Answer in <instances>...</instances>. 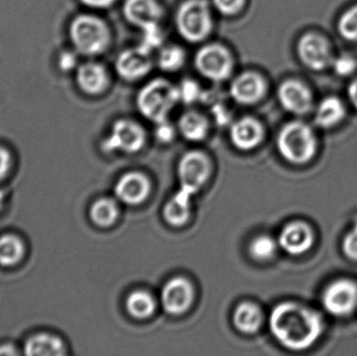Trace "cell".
I'll use <instances>...</instances> for the list:
<instances>
[{"instance_id":"6da1fadb","label":"cell","mask_w":357,"mask_h":356,"mask_svg":"<svg viewBox=\"0 0 357 356\" xmlns=\"http://www.w3.org/2000/svg\"><path fill=\"white\" fill-rule=\"evenodd\" d=\"M273 336L285 348L304 350L314 344L324 330L322 318L303 305L284 302L273 309L270 318Z\"/></svg>"},{"instance_id":"7a4b0ae2","label":"cell","mask_w":357,"mask_h":356,"mask_svg":"<svg viewBox=\"0 0 357 356\" xmlns=\"http://www.w3.org/2000/svg\"><path fill=\"white\" fill-rule=\"evenodd\" d=\"M180 100L178 87L165 79L149 82L137 95V108L142 116L155 123L167 121L169 113Z\"/></svg>"},{"instance_id":"3957f363","label":"cell","mask_w":357,"mask_h":356,"mask_svg":"<svg viewBox=\"0 0 357 356\" xmlns=\"http://www.w3.org/2000/svg\"><path fill=\"white\" fill-rule=\"evenodd\" d=\"M278 150L294 164H304L316 154L317 140L312 127L301 121L287 123L279 133Z\"/></svg>"},{"instance_id":"277c9868","label":"cell","mask_w":357,"mask_h":356,"mask_svg":"<svg viewBox=\"0 0 357 356\" xmlns=\"http://www.w3.org/2000/svg\"><path fill=\"white\" fill-rule=\"evenodd\" d=\"M176 26L183 39L190 43L204 41L213 27L211 10L207 0H186L178 6Z\"/></svg>"},{"instance_id":"5b68a950","label":"cell","mask_w":357,"mask_h":356,"mask_svg":"<svg viewBox=\"0 0 357 356\" xmlns=\"http://www.w3.org/2000/svg\"><path fill=\"white\" fill-rule=\"evenodd\" d=\"M70 37L75 49L84 56H98L110 43L106 23L92 15H81L73 21Z\"/></svg>"},{"instance_id":"8992f818","label":"cell","mask_w":357,"mask_h":356,"mask_svg":"<svg viewBox=\"0 0 357 356\" xmlns=\"http://www.w3.org/2000/svg\"><path fill=\"white\" fill-rule=\"evenodd\" d=\"M195 66L199 75L212 82H222L230 77L233 59L230 52L220 44H207L195 54Z\"/></svg>"},{"instance_id":"52a82bcc","label":"cell","mask_w":357,"mask_h":356,"mask_svg":"<svg viewBox=\"0 0 357 356\" xmlns=\"http://www.w3.org/2000/svg\"><path fill=\"white\" fill-rule=\"evenodd\" d=\"M180 190L178 194L186 198H192L210 175V162L203 153L192 150L181 158L178 167Z\"/></svg>"},{"instance_id":"ba28073f","label":"cell","mask_w":357,"mask_h":356,"mask_svg":"<svg viewBox=\"0 0 357 356\" xmlns=\"http://www.w3.org/2000/svg\"><path fill=\"white\" fill-rule=\"evenodd\" d=\"M146 142V134L138 123L127 119L117 121L113 125L110 135L102 142L106 152L136 153L142 150Z\"/></svg>"},{"instance_id":"9c48e42d","label":"cell","mask_w":357,"mask_h":356,"mask_svg":"<svg viewBox=\"0 0 357 356\" xmlns=\"http://www.w3.org/2000/svg\"><path fill=\"white\" fill-rule=\"evenodd\" d=\"M297 52L301 62L314 71L328 68L335 58L329 42L322 36L312 33L300 38Z\"/></svg>"},{"instance_id":"30bf717a","label":"cell","mask_w":357,"mask_h":356,"mask_svg":"<svg viewBox=\"0 0 357 356\" xmlns=\"http://www.w3.org/2000/svg\"><path fill=\"white\" fill-rule=\"evenodd\" d=\"M323 304L331 315L349 316L357 307V284L347 279L333 282L323 294Z\"/></svg>"},{"instance_id":"8fae6325","label":"cell","mask_w":357,"mask_h":356,"mask_svg":"<svg viewBox=\"0 0 357 356\" xmlns=\"http://www.w3.org/2000/svg\"><path fill=\"white\" fill-rule=\"evenodd\" d=\"M281 106L293 114H307L314 106V96L307 86L297 79L283 82L278 89Z\"/></svg>"},{"instance_id":"7c38bea8","label":"cell","mask_w":357,"mask_h":356,"mask_svg":"<svg viewBox=\"0 0 357 356\" xmlns=\"http://www.w3.org/2000/svg\"><path fill=\"white\" fill-rule=\"evenodd\" d=\"M117 75L126 81L134 82L146 77L152 69L151 54L137 46L123 50L115 62Z\"/></svg>"},{"instance_id":"4fadbf2b","label":"cell","mask_w":357,"mask_h":356,"mask_svg":"<svg viewBox=\"0 0 357 356\" xmlns=\"http://www.w3.org/2000/svg\"><path fill=\"white\" fill-rule=\"evenodd\" d=\"M192 300V286L188 280L182 277L169 280L161 293L163 309L169 315H182L190 307Z\"/></svg>"},{"instance_id":"5bb4252c","label":"cell","mask_w":357,"mask_h":356,"mask_svg":"<svg viewBox=\"0 0 357 356\" xmlns=\"http://www.w3.org/2000/svg\"><path fill=\"white\" fill-rule=\"evenodd\" d=\"M266 91L264 77L253 71L241 73L233 79L230 94L241 105H254L262 100Z\"/></svg>"},{"instance_id":"9a60e30c","label":"cell","mask_w":357,"mask_h":356,"mask_svg":"<svg viewBox=\"0 0 357 356\" xmlns=\"http://www.w3.org/2000/svg\"><path fill=\"white\" fill-rule=\"evenodd\" d=\"M312 244V230L303 222L287 224L279 236V245L281 248L291 255H301L307 252Z\"/></svg>"},{"instance_id":"2e32d148","label":"cell","mask_w":357,"mask_h":356,"mask_svg":"<svg viewBox=\"0 0 357 356\" xmlns=\"http://www.w3.org/2000/svg\"><path fill=\"white\" fill-rule=\"evenodd\" d=\"M150 182L142 173H126L115 185V194L119 200L128 205L142 204L150 194Z\"/></svg>"},{"instance_id":"e0dca14e","label":"cell","mask_w":357,"mask_h":356,"mask_svg":"<svg viewBox=\"0 0 357 356\" xmlns=\"http://www.w3.org/2000/svg\"><path fill=\"white\" fill-rule=\"evenodd\" d=\"M123 12L128 22L142 29L159 23L163 15L162 8L156 0H126Z\"/></svg>"},{"instance_id":"ac0fdd59","label":"cell","mask_w":357,"mask_h":356,"mask_svg":"<svg viewBox=\"0 0 357 356\" xmlns=\"http://www.w3.org/2000/svg\"><path fill=\"white\" fill-rule=\"evenodd\" d=\"M230 137L232 144L239 150H252L262 141L264 127L256 119L243 117L233 123Z\"/></svg>"},{"instance_id":"d6986e66","label":"cell","mask_w":357,"mask_h":356,"mask_svg":"<svg viewBox=\"0 0 357 356\" xmlns=\"http://www.w3.org/2000/svg\"><path fill=\"white\" fill-rule=\"evenodd\" d=\"M77 82L85 93L98 95L104 92L108 86V73L104 66L98 63H86L77 69Z\"/></svg>"},{"instance_id":"ffe728a7","label":"cell","mask_w":357,"mask_h":356,"mask_svg":"<svg viewBox=\"0 0 357 356\" xmlns=\"http://www.w3.org/2000/svg\"><path fill=\"white\" fill-rule=\"evenodd\" d=\"M24 353L29 356H60L64 355L65 347L58 336L39 334L25 342Z\"/></svg>"},{"instance_id":"44dd1931","label":"cell","mask_w":357,"mask_h":356,"mask_svg":"<svg viewBox=\"0 0 357 356\" xmlns=\"http://www.w3.org/2000/svg\"><path fill=\"white\" fill-rule=\"evenodd\" d=\"M345 116L346 108L344 102L335 96H328L317 107L314 121L319 127L328 129L339 125Z\"/></svg>"},{"instance_id":"7402d4cb","label":"cell","mask_w":357,"mask_h":356,"mask_svg":"<svg viewBox=\"0 0 357 356\" xmlns=\"http://www.w3.org/2000/svg\"><path fill=\"white\" fill-rule=\"evenodd\" d=\"M233 323L243 334H255L262 323V314L259 307L253 303H241L233 314Z\"/></svg>"},{"instance_id":"603a6c76","label":"cell","mask_w":357,"mask_h":356,"mask_svg":"<svg viewBox=\"0 0 357 356\" xmlns=\"http://www.w3.org/2000/svg\"><path fill=\"white\" fill-rule=\"evenodd\" d=\"M178 130L185 139L201 141L207 135L208 123L203 115L195 111H189L178 119Z\"/></svg>"},{"instance_id":"cb8c5ba5","label":"cell","mask_w":357,"mask_h":356,"mask_svg":"<svg viewBox=\"0 0 357 356\" xmlns=\"http://www.w3.org/2000/svg\"><path fill=\"white\" fill-rule=\"evenodd\" d=\"M190 201L191 199L177 192L165 205L163 210L165 221L174 227L185 225L190 217Z\"/></svg>"},{"instance_id":"d4e9b609","label":"cell","mask_w":357,"mask_h":356,"mask_svg":"<svg viewBox=\"0 0 357 356\" xmlns=\"http://www.w3.org/2000/svg\"><path fill=\"white\" fill-rule=\"evenodd\" d=\"M153 297L144 291H135L127 299V309L132 317L136 319H146L152 316L155 311Z\"/></svg>"},{"instance_id":"484cf974","label":"cell","mask_w":357,"mask_h":356,"mask_svg":"<svg viewBox=\"0 0 357 356\" xmlns=\"http://www.w3.org/2000/svg\"><path fill=\"white\" fill-rule=\"evenodd\" d=\"M24 253L20 238L10 234L0 238V265L10 267L18 263Z\"/></svg>"},{"instance_id":"4316f807","label":"cell","mask_w":357,"mask_h":356,"mask_svg":"<svg viewBox=\"0 0 357 356\" xmlns=\"http://www.w3.org/2000/svg\"><path fill=\"white\" fill-rule=\"evenodd\" d=\"M119 217L116 204L109 199H100L92 205L90 217L96 225L109 227L113 225Z\"/></svg>"},{"instance_id":"83f0119b","label":"cell","mask_w":357,"mask_h":356,"mask_svg":"<svg viewBox=\"0 0 357 356\" xmlns=\"http://www.w3.org/2000/svg\"><path fill=\"white\" fill-rule=\"evenodd\" d=\"M184 50L178 46H167L158 56V66L167 72H176L185 64Z\"/></svg>"},{"instance_id":"f1b7e54d","label":"cell","mask_w":357,"mask_h":356,"mask_svg":"<svg viewBox=\"0 0 357 356\" xmlns=\"http://www.w3.org/2000/svg\"><path fill=\"white\" fill-rule=\"evenodd\" d=\"M277 251L276 242L268 235H260L252 240L249 252L256 261H268Z\"/></svg>"},{"instance_id":"f546056e","label":"cell","mask_w":357,"mask_h":356,"mask_svg":"<svg viewBox=\"0 0 357 356\" xmlns=\"http://www.w3.org/2000/svg\"><path fill=\"white\" fill-rule=\"evenodd\" d=\"M337 31L347 41H357V6L344 12L337 22Z\"/></svg>"},{"instance_id":"4dcf8cb0","label":"cell","mask_w":357,"mask_h":356,"mask_svg":"<svg viewBox=\"0 0 357 356\" xmlns=\"http://www.w3.org/2000/svg\"><path fill=\"white\" fill-rule=\"evenodd\" d=\"M163 40L165 36L159 26V23H155L142 29V41L138 46L144 52L152 54L153 50L162 45Z\"/></svg>"},{"instance_id":"1f68e13d","label":"cell","mask_w":357,"mask_h":356,"mask_svg":"<svg viewBox=\"0 0 357 356\" xmlns=\"http://www.w3.org/2000/svg\"><path fill=\"white\" fill-rule=\"evenodd\" d=\"M178 98L185 104H192L197 102L202 95L201 87L197 82L186 79L178 87Z\"/></svg>"},{"instance_id":"d6a6232c","label":"cell","mask_w":357,"mask_h":356,"mask_svg":"<svg viewBox=\"0 0 357 356\" xmlns=\"http://www.w3.org/2000/svg\"><path fill=\"white\" fill-rule=\"evenodd\" d=\"M331 67L335 71V75L342 77H347L356 72L357 61L348 54H343V56H335Z\"/></svg>"},{"instance_id":"836d02e7","label":"cell","mask_w":357,"mask_h":356,"mask_svg":"<svg viewBox=\"0 0 357 356\" xmlns=\"http://www.w3.org/2000/svg\"><path fill=\"white\" fill-rule=\"evenodd\" d=\"M245 3V0H212V4L215 10L225 16H234L238 14L243 10Z\"/></svg>"},{"instance_id":"e575fe53","label":"cell","mask_w":357,"mask_h":356,"mask_svg":"<svg viewBox=\"0 0 357 356\" xmlns=\"http://www.w3.org/2000/svg\"><path fill=\"white\" fill-rule=\"evenodd\" d=\"M343 250L347 257L352 261H357V221L351 231L344 240Z\"/></svg>"},{"instance_id":"d590c367","label":"cell","mask_w":357,"mask_h":356,"mask_svg":"<svg viewBox=\"0 0 357 356\" xmlns=\"http://www.w3.org/2000/svg\"><path fill=\"white\" fill-rule=\"evenodd\" d=\"M157 125H158V127H157L156 130V136L159 141H172L174 137H175V129H174L173 125H169L167 121L157 123Z\"/></svg>"},{"instance_id":"8d00e7d4","label":"cell","mask_w":357,"mask_h":356,"mask_svg":"<svg viewBox=\"0 0 357 356\" xmlns=\"http://www.w3.org/2000/svg\"><path fill=\"white\" fill-rule=\"evenodd\" d=\"M77 58L73 52H64L59 59V66L62 70H73L77 66Z\"/></svg>"},{"instance_id":"74e56055","label":"cell","mask_w":357,"mask_h":356,"mask_svg":"<svg viewBox=\"0 0 357 356\" xmlns=\"http://www.w3.org/2000/svg\"><path fill=\"white\" fill-rule=\"evenodd\" d=\"M10 165H12V159H10V153L0 146V180L6 177V173L10 171Z\"/></svg>"},{"instance_id":"f35d334b","label":"cell","mask_w":357,"mask_h":356,"mask_svg":"<svg viewBox=\"0 0 357 356\" xmlns=\"http://www.w3.org/2000/svg\"><path fill=\"white\" fill-rule=\"evenodd\" d=\"M85 6L92 8H107L113 6L116 0H81Z\"/></svg>"},{"instance_id":"ab89813d","label":"cell","mask_w":357,"mask_h":356,"mask_svg":"<svg viewBox=\"0 0 357 356\" xmlns=\"http://www.w3.org/2000/svg\"><path fill=\"white\" fill-rule=\"evenodd\" d=\"M347 93L350 102L354 105V108L357 109V79L350 83Z\"/></svg>"},{"instance_id":"60d3db41","label":"cell","mask_w":357,"mask_h":356,"mask_svg":"<svg viewBox=\"0 0 357 356\" xmlns=\"http://www.w3.org/2000/svg\"><path fill=\"white\" fill-rule=\"evenodd\" d=\"M18 355V351L15 349L12 345H4L0 347V355Z\"/></svg>"},{"instance_id":"b9f144b4","label":"cell","mask_w":357,"mask_h":356,"mask_svg":"<svg viewBox=\"0 0 357 356\" xmlns=\"http://www.w3.org/2000/svg\"><path fill=\"white\" fill-rule=\"evenodd\" d=\"M215 116L216 118H218V123H224L228 114H227L226 111L222 109V107H220L218 110H215Z\"/></svg>"},{"instance_id":"7bdbcfd3","label":"cell","mask_w":357,"mask_h":356,"mask_svg":"<svg viewBox=\"0 0 357 356\" xmlns=\"http://www.w3.org/2000/svg\"><path fill=\"white\" fill-rule=\"evenodd\" d=\"M4 194L3 192L0 190V210H1L2 206H3Z\"/></svg>"}]
</instances>
